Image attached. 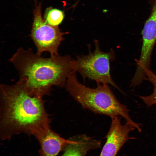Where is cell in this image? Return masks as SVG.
<instances>
[{"mask_svg":"<svg viewBox=\"0 0 156 156\" xmlns=\"http://www.w3.org/2000/svg\"><path fill=\"white\" fill-rule=\"evenodd\" d=\"M31 93L18 81L0 86V132L3 140L24 133L33 135L50 127L42 98Z\"/></svg>","mask_w":156,"mask_h":156,"instance_id":"obj_1","label":"cell"},{"mask_svg":"<svg viewBox=\"0 0 156 156\" xmlns=\"http://www.w3.org/2000/svg\"><path fill=\"white\" fill-rule=\"evenodd\" d=\"M18 71V80L32 94L42 97L52 87L65 86L68 76L76 71L75 60L57 54L44 58L30 49H18L10 59Z\"/></svg>","mask_w":156,"mask_h":156,"instance_id":"obj_2","label":"cell"},{"mask_svg":"<svg viewBox=\"0 0 156 156\" xmlns=\"http://www.w3.org/2000/svg\"><path fill=\"white\" fill-rule=\"evenodd\" d=\"M76 72L74 71L68 76L65 86L70 95L83 108L111 118L120 116L139 132L141 131L140 124L131 119L127 106L117 99L108 84L97 83L95 88L87 87L78 81Z\"/></svg>","mask_w":156,"mask_h":156,"instance_id":"obj_3","label":"cell"},{"mask_svg":"<svg viewBox=\"0 0 156 156\" xmlns=\"http://www.w3.org/2000/svg\"><path fill=\"white\" fill-rule=\"evenodd\" d=\"M95 49L86 55L77 57L75 60V70L83 79L95 81L97 83L110 84L122 91L114 82L110 73V62L114 58L113 51H102L97 41L95 42Z\"/></svg>","mask_w":156,"mask_h":156,"instance_id":"obj_4","label":"cell"},{"mask_svg":"<svg viewBox=\"0 0 156 156\" xmlns=\"http://www.w3.org/2000/svg\"><path fill=\"white\" fill-rule=\"evenodd\" d=\"M34 12V19L30 36L36 47V53L41 55L47 51L51 56L58 54V50L67 32H62L58 26L48 24L42 15L41 4H36Z\"/></svg>","mask_w":156,"mask_h":156,"instance_id":"obj_5","label":"cell"},{"mask_svg":"<svg viewBox=\"0 0 156 156\" xmlns=\"http://www.w3.org/2000/svg\"><path fill=\"white\" fill-rule=\"evenodd\" d=\"M111 119V126L106 136V142L99 156H116L127 141L134 138L129 135V132L135 129L134 127L127 122L122 125L118 116Z\"/></svg>","mask_w":156,"mask_h":156,"instance_id":"obj_6","label":"cell"},{"mask_svg":"<svg viewBox=\"0 0 156 156\" xmlns=\"http://www.w3.org/2000/svg\"><path fill=\"white\" fill-rule=\"evenodd\" d=\"M33 135L40 146V156H57L69 141L53 131L50 127L38 131Z\"/></svg>","mask_w":156,"mask_h":156,"instance_id":"obj_7","label":"cell"},{"mask_svg":"<svg viewBox=\"0 0 156 156\" xmlns=\"http://www.w3.org/2000/svg\"><path fill=\"white\" fill-rule=\"evenodd\" d=\"M100 145V141L85 135L75 136L69 139L61 156H85L89 151L99 148Z\"/></svg>","mask_w":156,"mask_h":156,"instance_id":"obj_8","label":"cell"},{"mask_svg":"<svg viewBox=\"0 0 156 156\" xmlns=\"http://www.w3.org/2000/svg\"><path fill=\"white\" fill-rule=\"evenodd\" d=\"M150 16L142 31V39L148 43L156 42V0H154Z\"/></svg>","mask_w":156,"mask_h":156,"instance_id":"obj_9","label":"cell"},{"mask_svg":"<svg viewBox=\"0 0 156 156\" xmlns=\"http://www.w3.org/2000/svg\"><path fill=\"white\" fill-rule=\"evenodd\" d=\"M64 16L63 11L50 7L46 9L44 15V19L51 26H58L63 21Z\"/></svg>","mask_w":156,"mask_h":156,"instance_id":"obj_10","label":"cell"},{"mask_svg":"<svg viewBox=\"0 0 156 156\" xmlns=\"http://www.w3.org/2000/svg\"><path fill=\"white\" fill-rule=\"evenodd\" d=\"M145 73L146 76L145 80L148 81L152 84L153 86V91L149 95L141 96L139 97L148 107L153 105H155L156 106V75L150 69H146Z\"/></svg>","mask_w":156,"mask_h":156,"instance_id":"obj_11","label":"cell"}]
</instances>
